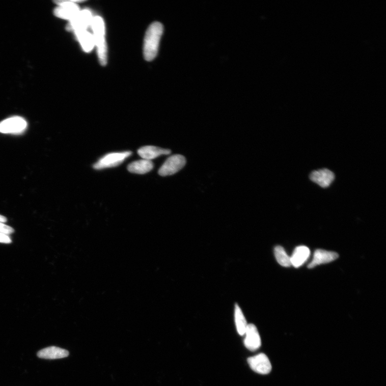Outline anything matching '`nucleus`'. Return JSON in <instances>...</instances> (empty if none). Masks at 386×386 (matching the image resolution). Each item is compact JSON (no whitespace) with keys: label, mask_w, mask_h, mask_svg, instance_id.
Masks as SVG:
<instances>
[{"label":"nucleus","mask_w":386,"mask_h":386,"mask_svg":"<svg viewBox=\"0 0 386 386\" xmlns=\"http://www.w3.org/2000/svg\"><path fill=\"white\" fill-rule=\"evenodd\" d=\"M6 221L7 218L5 217L0 215V223H5Z\"/></svg>","instance_id":"21"},{"label":"nucleus","mask_w":386,"mask_h":386,"mask_svg":"<svg viewBox=\"0 0 386 386\" xmlns=\"http://www.w3.org/2000/svg\"><path fill=\"white\" fill-rule=\"evenodd\" d=\"M339 258L337 253L323 250H317L314 252L312 261L309 264L308 268H313L322 264L330 263Z\"/></svg>","instance_id":"11"},{"label":"nucleus","mask_w":386,"mask_h":386,"mask_svg":"<svg viewBox=\"0 0 386 386\" xmlns=\"http://www.w3.org/2000/svg\"><path fill=\"white\" fill-rule=\"evenodd\" d=\"M69 354L68 351L52 346L40 350L37 353V356L42 359L56 360L66 358Z\"/></svg>","instance_id":"13"},{"label":"nucleus","mask_w":386,"mask_h":386,"mask_svg":"<svg viewBox=\"0 0 386 386\" xmlns=\"http://www.w3.org/2000/svg\"><path fill=\"white\" fill-rule=\"evenodd\" d=\"M310 254V250L307 246H300L296 247L290 257L291 266L295 268L300 267L308 260Z\"/></svg>","instance_id":"14"},{"label":"nucleus","mask_w":386,"mask_h":386,"mask_svg":"<svg viewBox=\"0 0 386 386\" xmlns=\"http://www.w3.org/2000/svg\"><path fill=\"white\" fill-rule=\"evenodd\" d=\"M75 35L86 52H90L95 46V41L93 35L91 34L87 30L75 32Z\"/></svg>","instance_id":"16"},{"label":"nucleus","mask_w":386,"mask_h":386,"mask_svg":"<svg viewBox=\"0 0 386 386\" xmlns=\"http://www.w3.org/2000/svg\"><path fill=\"white\" fill-rule=\"evenodd\" d=\"M186 164V159L181 155H174L168 158L160 167L158 174L162 177L175 175L184 168Z\"/></svg>","instance_id":"4"},{"label":"nucleus","mask_w":386,"mask_h":386,"mask_svg":"<svg viewBox=\"0 0 386 386\" xmlns=\"http://www.w3.org/2000/svg\"><path fill=\"white\" fill-rule=\"evenodd\" d=\"M245 335L244 345L246 348L251 351L258 350L261 345V340L255 325L248 324Z\"/></svg>","instance_id":"9"},{"label":"nucleus","mask_w":386,"mask_h":386,"mask_svg":"<svg viewBox=\"0 0 386 386\" xmlns=\"http://www.w3.org/2000/svg\"><path fill=\"white\" fill-rule=\"evenodd\" d=\"M11 242L12 240L11 238H10L7 235L0 232V242L9 243Z\"/></svg>","instance_id":"20"},{"label":"nucleus","mask_w":386,"mask_h":386,"mask_svg":"<svg viewBox=\"0 0 386 386\" xmlns=\"http://www.w3.org/2000/svg\"><path fill=\"white\" fill-rule=\"evenodd\" d=\"M0 232L8 235L13 233L14 232V230L11 227H9L3 224L2 223H0Z\"/></svg>","instance_id":"19"},{"label":"nucleus","mask_w":386,"mask_h":386,"mask_svg":"<svg viewBox=\"0 0 386 386\" xmlns=\"http://www.w3.org/2000/svg\"><path fill=\"white\" fill-rule=\"evenodd\" d=\"M247 362L251 369L257 373L268 374L271 371V363L265 354L260 353L250 357Z\"/></svg>","instance_id":"8"},{"label":"nucleus","mask_w":386,"mask_h":386,"mask_svg":"<svg viewBox=\"0 0 386 386\" xmlns=\"http://www.w3.org/2000/svg\"><path fill=\"white\" fill-rule=\"evenodd\" d=\"M310 179L322 188H327L335 179V175L327 169H321L312 172L310 176Z\"/></svg>","instance_id":"10"},{"label":"nucleus","mask_w":386,"mask_h":386,"mask_svg":"<svg viewBox=\"0 0 386 386\" xmlns=\"http://www.w3.org/2000/svg\"><path fill=\"white\" fill-rule=\"evenodd\" d=\"M26 126V121L23 118L19 117H12L0 123V133H21L25 129Z\"/></svg>","instance_id":"7"},{"label":"nucleus","mask_w":386,"mask_h":386,"mask_svg":"<svg viewBox=\"0 0 386 386\" xmlns=\"http://www.w3.org/2000/svg\"><path fill=\"white\" fill-rule=\"evenodd\" d=\"M137 153L142 159L151 160L162 155H169L171 154V150L155 146H147L139 149Z\"/></svg>","instance_id":"12"},{"label":"nucleus","mask_w":386,"mask_h":386,"mask_svg":"<svg viewBox=\"0 0 386 386\" xmlns=\"http://www.w3.org/2000/svg\"><path fill=\"white\" fill-rule=\"evenodd\" d=\"M132 154L129 151L121 152H111L101 157L94 164L96 170H103L118 167Z\"/></svg>","instance_id":"3"},{"label":"nucleus","mask_w":386,"mask_h":386,"mask_svg":"<svg viewBox=\"0 0 386 386\" xmlns=\"http://www.w3.org/2000/svg\"><path fill=\"white\" fill-rule=\"evenodd\" d=\"M274 253H275L276 259L280 265L285 267L291 266V258L283 247L277 246L274 249Z\"/></svg>","instance_id":"18"},{"label":"nucleus","mask_w":386,"mask_h":386,"mask_svg":"<svg viewBox=\"0 0 386 386\" xmlns=\"http://www.w3.org/2000/svg\"><path fill=\"white\" fill-rule=\"evenodd\" d=\"M83 1H59L56 2L59 6L54 10L55 15L60 18L69 20L74 18L80 12L77 3Z\"/></svg>","instance_id":"5"},{"label":"nucleus","mask_w":386,"mask_h":386,"mask_svg":"<svg viewBox=\"0 0 386 386\" xmlns=\"http://www.w3.org/2000/svg\"><path fill=\"white\" fill-rule=\"evenodd\" d=\"M93 18L88 10L80 11L74 18L69 21L67 30L68 31H74V33L87 30L91 26Z\"/></svg>","instance_id":"6"},{"label":"nucleus","mask_w":386,"mask_h":386,"mask_svg":"<svg viewBox=\"0 0 386 386\" xmlns=\"http://www.w3.org/2000/svg\"><path fill=\"white\" fill-rule=\"evenodd\" d=\"M91 27L93 30L95 46H96L101 65L107 64V48L105 39V27L103 19L99 16L93 18Z\"/></svg>","instance_id":"2"},{"label":"nucleus","mask_w":386,"mask_h":386,"mask_svg":"<svg viewBox=\"0 0 386 386\" xmlns=\"http://www.w3.org/2000/svg\"><path fill=\"white\" fill-rule=\"evenodd\" d=\"M235 317L237 332L241 336H243L245 335L248 324L238 304L235 306Z\"/></svg>","instance_id":"17"},{"label":"nucleus","mask_w":386,"mask_h":386,"mask_svg":"<svg viewBox=\"0 0 386 386\" xmlns=\"http://www.w3.org/2000/svg\"><path fill=\"white\" fill-rule=\"evenodd\" d=\"M162 33L163 26L159 22L152 23L147 29L144 40V54L148 62L153 60L158 54Z\"/></svg>","instance_id":"1"},{"label":"nucleus","mask_w":386,"mask_h":386,"mask_svg":"<svg viewBox=\"0 0 386 386\" xmlns=\"http://www.w3.org/2000/svg\"><path fill=\"white\" fill-rule=\"evenodd\" d=\"M154 168L153 162L151 160L142 159L131 162L127 169L132 174L144 175L151 171Z\"/></svg>","instance_id":"15"}]
</instances>
